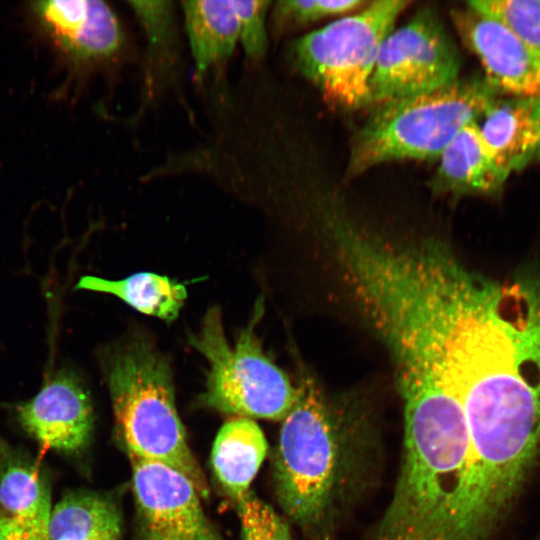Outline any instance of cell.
Masks as SVG:
<instances>
[{"mask_svg":"<svg viewBox=\"0 0 540 540\" xmlns=\"http://www.w3.org/2000/svg\"><path fill=\"white\" fill-rule=\"evenodd\" d=\"M104 371L128 455L178 470L207 499L209 487L176 409L167 360L145 338L134 337L107 354Z\"/></svg>","mask_w":540,"mask_h":540,"instance_id":"obj_1","label":"cell"},{"mask_svg":"<svg viewBox=\"0 0 540 540\" xmlns=\"http://www.w3.org/2000/svg\"><path fill=\"white\" fill-rule=\"evenodd\" d=\"M121 513L114 501L93 491H71L52 508L48 540H116Z\"/></svg>","mask_w":540,"mask_h":540,"instance_id":"obj_17","label":"cell"},{"mask_svg":"<svg viewBox=\"0 0 540 540\" xmlns=\"http://www.w3.org/2000/svg\"><path fill=\"white\" fill-rule=\"evenodd\" d=\"M75 289L115 295L137 311L165 321L177 318L187 296L184 285L151 272L117 281L87 275L79 279Z\"/></svg>","mask_w":540,"mask_h":540,"instance_id":"obj_18","label":"cell"},{"mask_svg":"<svg viewBox=\"0 0 540 540\" xmlns=\"http://www.w3.org/2000/svg\"><path fill=\"white\" fill-rule=\"evenodd\" d=\"M503 96L484 75L374 106L355 135L347 173L395 160L438 158L454 137Z\"/></svg>","mask_w":540,"mask_h":540,"instance_id":"obj_2","label":"cell"},{"mask_svg":"<svg viewBox=\"0 0 540 540\" xmlns=\"http://www.w3.org/2000/svg\"><path fill=\"white\" fill-rule=\"evenodd\" d=\"M432 177L434 192L453 195L491 194L507 178L497 167L476 121L467 124L442 151Z\"/></svg>","mask_w":540,"mask_h":540,"instance_id":"obj_13","label":"cell"},{"mask_svg":"<svg viewBox=\"0 0 540 540\" xmlns=\"http://www.w3.org/2000/svg\"><path fill=\"white\" fill-rule=\"evenodd\" d=\"M23 11L30 31L64 73L58 97H75L93 76L109 72L121 59L124 27L105 1H31Z\"/></svg>","mask_w":540,"mask_h":540,"instance_id":"obj_6","label":"cell"},{"mask_svg":"<svg viewBox=\"0 0 540 540\" xmlns=\"http://www.w3.org/2000/svg\"><path fill=\"white\" fill-rule=\"evenodd\" d=\"M409 4L368 2L357 13L298 38L290 49L294 66L329 102L349 109L370 105L369 81L381 45Z\"/></svg>","mask_w":540,"mask_h":540,"instance_id":"obj_3","label":"cell"},{"mask_svg":"<svg viewBox=\"0 0 540 540\" xmlns=\"http://www.w3.org/2000/svg\"><path fill=\"white\" fill-rule=\"evenodd\" d=\"M459 52L431 9L384 39L369 81L370 105L428 93L459 79Z\"/></svg>","mask_w":540,"mask_h":540,"instance_id":"obj_7","label":"cell"},{"mask_svg":"<svg viewBox=\"0 0 540 540\" xmlns=\"http://www.w3.org/2000/svg\"><path fill=\"white\" fill-rule=\"evenodd\" d=\"M497 167L508 177L540 161V99L500 96L476 121Z\"/></svg>","mask_w":540,"mask_h":540,"instance_id":"obj_11","label":"cell"},{"mask_svg":"<svg viewBox=\"0 0 540 540\" xmlns=\"http://www.w3.org/2000/svg\"><path fill=\"white\" fill-rule=\"evenodd\" d=\"M237 508L242 540H292L286 522L253 492Z\"/></svg>","mask_w":540,"mask_h":540,"instance_id":"obj_22","label":"cell"},{"mask_svg":"<svg viewBox=\"0 0 540 540\" xmlns=\"http://www.w3.org/2000/svg\"><path fill=\"white\" fill-rule=\"evenodd\" d=\"M239 22V41L246 58L261 61L268 46L267 19L271 1L231 0Z\"/></svg>","mask_w":540,"mask_h":540,"instance_id":"obj_21","label":"cell"},{"mask_svg":"<svg viewBox=\"0 0 540 540\" xmlns=\"http://www.w3.org/2000/svg\"><path fill=\"white\" fill-rule=\"evenodd\" d=\"M0 540H41L20 521L0 513Z\"/></svg>","mask_w":540,"mask_h":540,"instance_id":"obj_23","label":"cell"},{"mask_svg":"<svg viewBox=\"0 0 540 540\" xmlns=\"http://www.w3.org/2000/svg\"><path fill=\"white\" fill-rule=\"evenodd\" d=\"M452 19L479 59L485 78L502 95L540 99V53L496 19L468 6L453 11Z\"/></svg>","mask_w":540,"mask_h":540,"instance_id":"obj_10","label":"cell"},{"mask_svg":"<svg viewBox=\"0 0 540 540\" xmlns=\"http://www.w3.org/2000/svg\"><path fill=\"white\" fill-rule=\"evenodd\" d=\"M17 419L39 444L62 454L79 455L92 440L91 399L70 369L57 371L33 398L21 403Z\"/></svg>","mask_w":540,"mask_h":540,"instance_id":"obj_9","label":"cell"},{"mask_svg":"<svg viewBox=\"0 0 540 540\" xmlns=\"http://www.w3.org/2000/svg\"><path fill=\"white\" fill-rule=\"evenodd\" d=\"M181 9L197 76L231 58L239 22L231 0H186Z\"/></svg>","mask_w":540,"mask_h":540,"instance_id":"obj_15","label":"cell"},{"mask_svg":"<svg viewBox=\"0 0 540 540\" xmlns=\"http://www.w3.org/2000/svg\"><path fill=\"white\" fill-rule=\"evenodd\" d=\"M116 540H120V539H116Z\"/></svg>","mask_w":540,"mask_h":540,"instance_id":"obj_24","label":"cell"},{"mask_svg":"<svg viewBox=\"0 0 540 540\" xmlns=\"http://www.w3.org/2000/svg\"><path fill=\"white\" fill-rule=\"evenodd\" d=\"M295 402L282 420L274 482L280 506L304 528L318 524L332 497L338 443L328 405L313 379L296 387Z\"/></svg>","mask_w":540,"mask_h":540,"instance_id":"obj_5","label":"cell"},{"mask_svg":"<svg viewBox=\"0 0 540 540\" xmlns=\"http://www.w3.org/2000/svg\"><path fill=\"white\" fill-rule=\"evenodd\" d=\"M51 486L41 464L21 448L0 438V506L3 513L48 540Z\"/></svg>","mask_w":540,"mask_h":540,"instance_id":"obj_12","label":"cell"},{"mask_svg":"<svg viewBox=\"0 0 540 540\" xmlns=\"http://www.w3.org/2000/svg\"><path fill=\"white\" fill-rule=\"evenodd\" d=\"M368 2L363 0H280L271 9V27L273 32L281 35L329 16L362 9Z\"/></svg>","mask_w":540,"mask_h":540,"instance_id":"obj_20","label":"cell"},{"mask_svg":"<svg viewBox=\"0 0 540 540\" xmlns=\"http://www.w3.org/2000/svg\"><path fill=\"white\" fill-rule=\"evenodd\" d=\"M267 450L265 436L251 418L235 417L218 431L212 447L211 466L219 485L236 505L251 492L250 485Z\"/></svg>","mask_w":540,"mask_h":540,"instance_id":"obj_14","label":"cell"},{"mask_svg":"<svg viewBox=\"0 0 540 540\" xmlns=\"http://www.w3.org/2000/svg\"><path fill=\"white\" fill-rule=\"evenodd\" d=\"M467 6L496 19L540 53V0H477Z\"/></svg>","mask_w":540,"mask_h":540,"instance_id":"obj_19","label":"cell"},{"mask_svg":"<svg viewBox=\"0 0 540 540\" xmlns=\"http://www.w3.org/2000/svg\"><path fill=\"white\" fill-rule=\"evenodd\" d=\"M262 313L254 315L233 347L228 343L217 307L203 318L189 343L209 362L202 402L211 408L238 417L283 420L296 399V388L287 375L263 352L255 334Z\"/></svg>","mask_w":540,"mask_h":540,"instance_id":"obj_4","label":"cell"},{"mask_svg":"<svg viewBox=\"0 0 540 540\" xmlns=\"http://www.w3.org/2000/svg\"><path fill=\"white\" fill-rule=\"evenodd\" d=\"M147 42L143 72V108L159 97L177 73L178 31L176 9L171 1H128Z\"/></svg>","mask_w":540,"mask_h":540,"instance_id":"obj_16","label":"cell"},{"mask_svg":"<svg viewBox=\"0 0 540 540\" xmlns=\"http://www.w3.org/2000/svg\"><path fill=\"white\" fill-rule=\"evenodd\" d=\"M137 540H225L206 516L194 484L160 462L128 455Z\"/></svg>","mask_w":540,"mask_h":540,"instance_id":"obj_8","label":"cell"}]
</instances>
